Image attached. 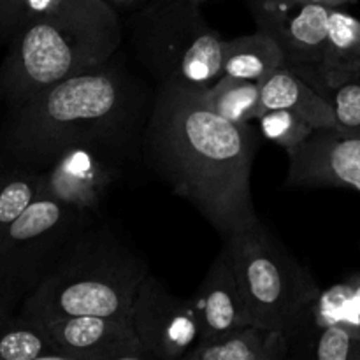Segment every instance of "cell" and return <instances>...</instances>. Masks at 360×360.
<instances>
[{
    "label": "cell",
    "instance_id": "obj_8",
    "mask_svg": "<svg viewBox=\"0 0 360 360\" xmlns=\"http://www.w3.org/2000/svg\"><path fill=\"white\" fill-rule=\"evenodd\" d=\"M137 151L111 144H81L62 151L42 171L41 195L91 214L123 178L125 165Z\"/></svg>",
    "mask_w": 360,
    "mask_h": 360
},
{
    "label": "cell",
    "instance_id": "obj_19",
    "mask_svg": "<svg viewBox=\"0 0 360 360\" xmlns=\"http://www.w3.org/2000/svg\"><path fill=\"white\" fill-rule=\"evenodd\" d=\"M280 67H285L283 51L266 32L257 30L255 34L239 35L224 41L221 76L227 74L239 79L262 83Z\"/></svg>",
    "mask_w": 360,
    "mask_h": 360
},
{
    "label": "cell",
    "instance_id": "obj_14",
    "mask_svg": "<svg viewBox=\"0 0 360 360\" xmlns=\"http://www.w3.org/2000/svg\"><path fill=\"white\" fill-rule=\"evenodd\" d=\"M269 109H290L315 129H336V116L327 97L290 67H280L262 81L260 115Z\"/></svg>",
    "mask_w": 360,
    "mask_h": 360
},
{
    "label": "cell",
    "instance_id": "obj_25",
    "mask_svg": "<svg viewBox=\"0 0 360 360\" xmlns=\"http://www.w3.org/2000/svg\"><path fill=\"white\" fill-rule=\"evenodd\" d=\"M21 20V0H0V37L13 35Z\"/></svg>",
    "mask_w": 360,
    "mask_h": 360
},
{
    "label": "cell",
    "instance_id": "obj_24",
    "mask_svg": "<svg viewBox=\"0 0 360 360\" xmlns=\"http://www.w3.org/2000/svg\"><path fill=\"white\" fill-rule=\"evenodd\" d=\"M336 116V129L347 132L360 130V70L350 74L323 94Z\"/></svg>",
    "mask_w": 360,
    "mask_h": 360
},
{
    "label": "cell",
    "instance_id": "obj_6",
    "mask_svg": "<svg viewBox=\"0 0 360 360\" xmlns=\"http://www.w3.org/2000/svg\"><path fill=\"white\" fill-rule=\"evenodd\" d=\"M250 326L287 334L322 288L264 221L224 239Z\"/></svg>",
    "mask_w": 360,
    "mask_h": 360
},
{
    "label": "cell",
    "instance_id": "obj_15",
    "mask_svg": "<svg viewBox=\"0 0 360 360\" xmlns=\"http://www.w3.org/2000/svg\"><path fill=\"white\" fill-rule=\"evenodd\" d=\"M323 327H341L360 334V274L320 290L287 330V341Z\"/></svg>",
    "mask_w": 360,
    "mask_h": 360
},
{
    "label": "cell",
    "instance_id": "obj_26",
    "mask_svg": "<svg viewBox=\"0 0 360 360\" xmlns=\"http://www.w3.org/2000/svg\"><path fill=\"white\" fill-rule=\"evenodd\" d=\"M104 2H108L109 6H111L112 9L120 14V16L125 18V16H129V14L139 11L141 7H144V6H148L150 2H153V0H104Z\"/></svg>",
    "mask_w": 360,
    "mask_h": 360
},
{
    "label": "cell",
    "instance_id": "obj_30",
    "mask_svg": "<svg viewBox=\"0 0 360 360\" xmlns=\"http://www.w3.org/2000/svg\"><path fill=\"white\" fill-rule=\"evenodd\" d=\"M16 306H18V304H16Z\"/></svg>",
    "mask_w": 360,
    "mask_h": 360
},
{
    "label": "cell",
    "instance_id": "obj_3",
    "mask_svg": "<svg viewBox=\"0 0 360 360\" xmlns=\"http://www.w3.org/2000/svg\"><path fill=\"white\" fill-rule=\"evenodd\" d=\"M123 18L104 0H21V20L0 65L9 108L44 88L108 63L125 37Z\"/></svg>",
    "mask_w": 360,
    "mask_h": 360
},
{
    "label": "cell",
    "instance_id": "obj_28",
    "mask_svg": "<svg viewBox=\"0 0 360 360\" xmlns=\"http://www.w3.org/2000/svg\"><path fill=\"white\" fill-rule=\"evenodd\" d=\"M302 2H313V4H322L327 7H341L345 4L352 2V0H302Z\"/></svg>",
    "mask_w": 360,
    "mask_h": 360
},
{
    "label": "cell",
    "instance_id": "obj_27",
    "mask_svg": "<svg viewBox=\"0 0 360 360\" xmlns=\"http://www.w3.org/2000/svg\"><path fill=\"white\" fill-rule=\"evenodd\" d=\"M0 297L9 299L13 301L14 304H18L9 294V281H7V264H6V255H4V248H2V241H0ZM20 308V304H18Z\"/></svg>",
    "mask_w": 360,
    "mask_h": 360
},
{
    "label": "cell",
    "instance_id": "obj_18",
    "mask_svg": "<svg viewBox=\"0 0 360 360\" xmlns=\"http://www.w3.org/2000/svg\"><path fill=\"white\" fill-rule=\"evenodd\" d=\"M0 297V360H65L46 326Z\"/></svg>",
    "mask_w": 360,
    "mask_h": 360
},
{
    "label": "cell",
    "instance_id": "obj_11",
    "mask_svg": "<svg viewBox=\"0 0 360 360\" xmlns=\"http://www.w3.org/2000/svg\"><path fill=\"white\" fill-rule=\"evenodd\" d=\"M287 155L288 186H340L360 192V130L315 129Z\"/></svg>",
    "mask_w": 360,
    "mask_h": 360
},
{
    "label": "cell",
    "instance_id": "obj_13",
    "mask_svg": "<svg viewBox=\"0 0 360 360\" xmlns=\"http://www.w3.org/2000/svg\"><path fill=\"white\" fill-rule=\"evenodd\" d=\"M199 320V341L210 343L239 327L250 326L245 299L227 252L220 250L192 297Z\"/></svg>",
    "mask_w": 360,
    "mask_h": 360
},
{
    "label": "cell",
    "instance_id": "obj_20",
    "mask_svg": "<svg viewBox=\"0 0 360 360\" xmlns=\"http://www.w3.org/2000/svg\"><path fill=\"white\" fill-rule=\"evenodd\" d=\"M260 81L224 74L210 88L200 91L206 104L221 118L232 123H250L260 116Z\"/></svg>",
    "mask_w": 360,
    "mask_h": 360
},
{
    "label": "cell",
    "instance_id": "obj_1",
    "mask_svg": "<svg viewBox=\"0 0 360 360\" xmlns=\"http://www.w3.org/2000/svg\"><path fill=\"white\" fill-rule=\"evenodd\" d=\"M202 88L157 84L141 141L148 167L227 239L260 224L252 193L259 137L206 104Z\"/></svg>",
    "mask_w": 360,
    "mask_h": 360
},
{
    "label": "cell",
    "instance_id": "obj_12",
    "mask_svg": "<svg viewBox=\"0 0 360 360\" xmlns=\"http://www.w3.org/2000/svg\"><path fill=\"white\" fill-rule=\"evenodd\" d=\"M65 360H148L130 322L111 316H70L46 323Z\"/></svg>",
    "mask_w": 360,
    "mask_h": 360
},
{
    "label": "cell",
    "instance_id": "obj_22",
    "mask_svg": "<svg viewBox=\"0 0 360 360\" xmlns=\"http://www.w3.org/2000/svg\"><path fill=\"white\" fill-rule=\"evenodd\" d=\"M290 359L360 360V334L341 327L308 330L288 340Z\"/></svg>",
    "mask_w": 360,
    "mask_h": 360
},
{
    "label": "cell",
    "instance_id": "obj_29",
    "mask_svg": "<svg viewBox=\"0 0 360 360\" xmlns=\"http://www.w3.org/2000/svg\"><path fill=\"white\" fill-rule=\"evenodd\" d=\"M195 2H199V4H202V2H206V0H195Z\"/></svg>",
    "mask_w": 360,
    "mask_h": 360
},
{
    "label": "cell",
    "instance_id": "obj_7",
    "mask_svg": "<svg viewBox=\"0 0 360 360\" xmlns=\"http://www.w3.org/2000/svg\"><path fill=\"white\" fill-rule=\"evenodd\" d=\"M98 217L39 195L20 218L0 231L11 297L21 304L51 273L70 241Z\"/></svg>",
    "mask_w": 360,
    "mask_h": 360
},
{
    "label": "cell",
    "instance_id": "obj_21",
    "mask_svg": "<svg viewBox=\"0 0 360 360\" xmlns=\"http://www.w3.org/2000/svg\"><path fill=\"white\" fill-rule=\"evenodd\" d=\"M42 171L0 158V231L13 224L41 195Z\"/></svg>",
    "mask_w": 360,
    "mask_h": 360
},
{
    "label": "cell",
    "instance_id": "obj_23",
    "mask_svg": "<svg viewBox=\"0 0 360 360\" xmlns=\"http://www.w3.org/2000/svg\"><path fill=\"white\" fill-rule=\"evenodd\" d=\"M257 122H259L262 136L271 143L283 148L285 151L299 146L315 130L311 123L306 122L302 116L290 109H269V111H264L257 118Z\"/></svg>",
    "mask_w": 360,
    "mask_h": 360
},
{
    "label": "cell",
    "instance_id": "obj_10",
    "mask_svg": "<svg viewBox=\"0 0 360 360\" xmlns=\"http://www.w3.org/2000/svg\"><path fill=\"white\" fill-rule=\"evenodd\" d=\"M257 30L269 34L285 56V67L304 77L316 72L323 58L334 7L302 0H246Z\"/></svg>",
    "mask_w": 360,
    "mask_h": 360
},
{
    "label": "cell",
    "instance_id": "obj_17",
    "mask_svg": "<svg viewBox=\"0 0 360 360\" xmlns=\"http://www.w3.org/2000/svg\"><path fill=\"white\" fill-rule=\"evenodd\" d=\"M357 70H360V20L334 7L329 16L323 58L308 83L323 95Z\"/></svg>",
    "mask_w": 360,
    "mask_h": 360
},
{
    "label": "cell",
    "instance_id": "obj_2",
    "mask_svg": "<svg viewBox=\"0 0 360 360\" xmlns=\"http://www.w3.org/2000/svg\"><path fill=\"white\" fill-rule=\"evenodd\" d=\"M151 98L118 51L104 65L65 77L9 108L0 158L44 171L62 151L81 144L139 151Z\"/></svg>",
    "mask_w": 360,
    "mask_h": 360
},
{
    "label": "cell",
    "instance_id": "obj_4",
    "mask_svg": "<svg viewBox=\"0 0 360 360\" xmlns=\"http://www.w3.org/2000/svg\"><path fill=\"white\" fill-rule=\"evenodd\" d=\"M148 274L141 250L98 217L70 241L18 311L42 326L83 315L130 322L134 297Z\"/></svg>",
    "mask_w": 360,
    "mask_h": 360
},
{
    "label": "cell",
    "instance_id": "obj_9",
    "mask_svg": "<svg viewBox=\"0 0 360 360\" xmlns=\"http://www.w3.org/2000/svg\"><path fill=\"white\" fill-rule=\"evenodd\" d=\"M130 322L148 360H179L199 341L192 297L174 295L151 273L137 288Z\"/></svg>",
    "mask_w": 360,
    "mask_h": 360
},
{
    "label": "cell",
    "instance_id": "obj_16",
    "mask_svg": "<svg viewBox=\"0 0 360 360\" xmlns=\"http://www.w3.org/2000/svg\"><path fill=\"white\" fill-rule=\"evenodd\" d=\"M185 360H287L290 359L287 336L280 330L245 326L210 343L190 348Z\"/></svg>",
    "mask_w": 360,
    "mask_h": 360
},
{
    "label": "cell",
    "instance_id": "obj_5",
    "mask_svg": "<svg viewBox=\"0 0 360 360\" xmlns=\"http://www.w3.org/2000/svg\"><path fill=\"white\" fill-rule=\"evenodd\" d=\"M123 25L137 62L157 84L210 88L221 76L225 39L195 0H153Z\"/></svg>",
    "mask_w": 360,
    "mask_h": 360
}]
</instances>
